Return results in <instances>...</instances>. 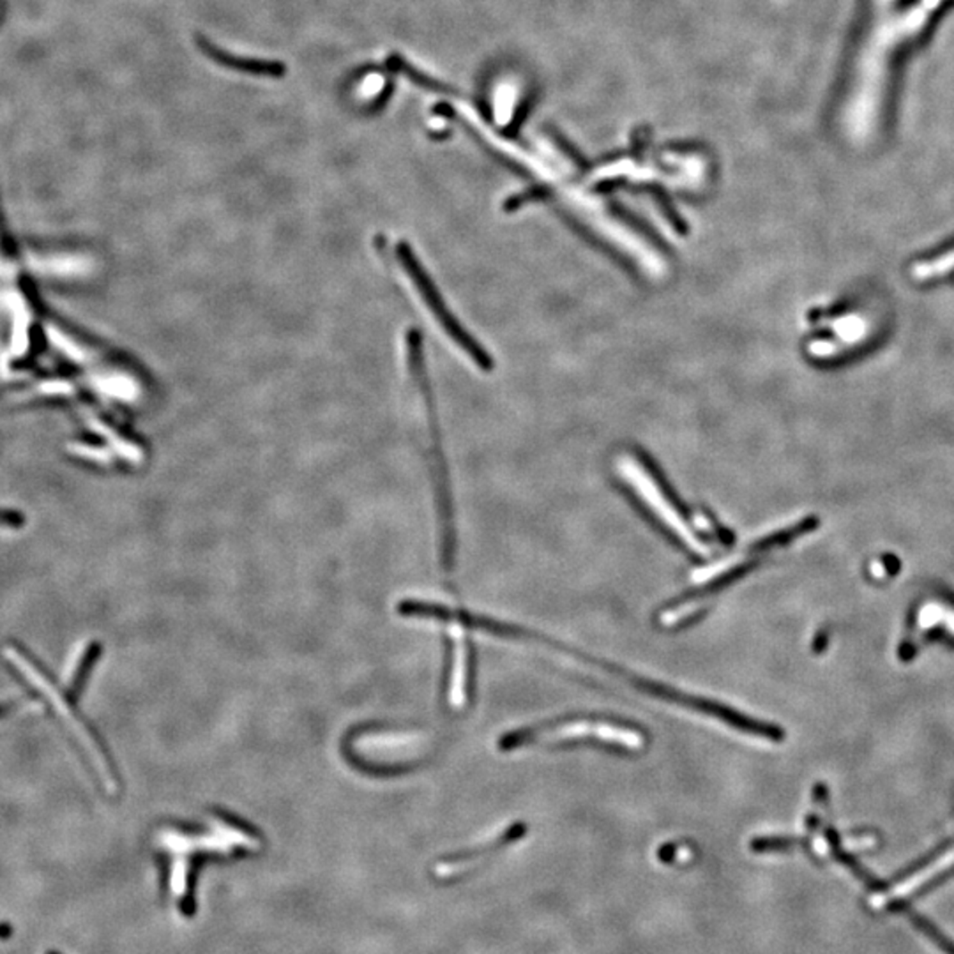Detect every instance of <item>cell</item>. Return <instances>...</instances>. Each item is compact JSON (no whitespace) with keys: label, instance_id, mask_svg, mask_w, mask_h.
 Segmentation results:
<instances>
[{"label":"cell","instance_id":"12","mask_svg":"<svg viewBox=\"0 0 954 954\" xmlns=\"http://www.w3.org/2000/svg\"><path fill=\"white\" fill-rule=\"evenodd\" d=\"M953 845L954 838L953 840H948V841H944L942 845H939V847H937V849H935L933 852H930L928 856L921 858L919 861H916V863H912L910 866L903 868V870H901L900 874H894V878H892V880H894L896 883H903V882L910 880V878H912L914 874H919V872H923V870H925L926 866L933 865V863H935V861H937V859H939L941 856H944V854H946V852H948V850H950V849H951Z\"/></svg>","mask_w":954,"mask_h":954},{"label":"cell","instance_id":"16","mask_svg":"<svg viewBox=\"0 0 954 954\" xmlns=\"http://www.w3.org/2000/svg\"><path fill=\"white\" fill-rule=\"evenodd\" d=\"M925 643H941L950 649H954V635L944 628H932L923 636Z\"/></svg>","mask_w":954,"mask_h":954},{"label":"cell","instance_id":"4","mask_svg":"<svg viewBox=\"0 0 954 954\" xmlns=\"http://www.w3.org/2000/svg\"><path fill=\"white\" fill-rule=\"evenodd\" d=\"M397 253L401 269L405 271V274L408 276L412 287L419 292L423 303L426 305V308L430 310V314L433 315V318L439 322V325L449 334V338L458 347H462V350L476 363L481 370H491L490 356L484 354V350L477 345L476 341L458 325V322L455 318L451 317L449 310L444 306L439 292L435 290L433 283L428 280L426 272L423 271L419 260H415V256L410 251V247L406 244H399Z\"/></svg>","mask_w":954,"mask_h":954},{"label":"cell","instance_id":"22","mask_svg":"<svg viewBox=\"0 0 954 954\" xmlns=\"http://www.w3.org/2000/svg\"><path fill=\"white\" fill-rule=\"evenodd\" d=\"M46 954H61V953H57V951H48V953H46Z\"/></svg>","mask_w":954,"mask_h":954},{"label":"cell","instance_id":"11","mask_svg":"<svg viewBox=\"0 0 954 954\" xmlns=\"http://www.w3.org/2000/svg\"><path fill=\"white\" fill-rule=\"evenodd\" d=\"M818 527V520L816 518H808L804 522H800L799 525H795L792 529H787V531H782L778 534H773V536H767L766 540H762L760 543H757L753 547V550H758V552H767L771 548H778V547H785L789 543H792L794 540H797L799 536L806 534V532H811Z\"/></svg>","mask_w":954,"mask_h":954},{"label":"cell","instance_id":"1","mask_svg":"<svg viewBox=\"0 0 954 954\" xmlns=\"http://www.w3.org/2000/svg\"><path fill=\"white\" fill-rule=\"evenodd\" d=\"M951 0H903L889 13L865 20L841 103V122L854 140L872 137L885 110L892 71Z\"/></svg>","mask_w":954,"mask_h":954},{"label":"cell","instance_id":"8","mask_svg":"<svg viewBox=\"0 0 954 954\" xmlns=\"http://www.w3.org/2000/svg\"><path fill=\"white\" fill-rule=\"evenodd\" d=\"M825 840L829 843V850L833 854V858L843 865L845 868H849L852 874H856V878H859L870 891L874 892H883L887 889L885 882H882L880 878H876L874 874H870L852 854L845 852L843 847H841V841H840V834L833 829V827H827L825 829Z\"/></svg>","mask_w":954,"mask_h":954},{"label":"cell","instance_id":"21","mask_svg":"<svg viewBox=\"0 0 954 954\" xmlns=\"http://www.w3.org/2000/svg\"><path fill=\"white\" fill-rule=\"evenodd\" d=\"M944 599L948 601V605H951V607H953L954 610V592H951V590H946V592H944Z\"/></svg>","mask_w":954,"mask_h":954},{"label":"cell","instance_id":"2","mask_svg":"<svg viewBox=\"0 0 954 954\" xmlns=\"http://www.w3.org/2000/svg\"><path fill=\"white\" fill-rule=\"evenodd\" d=\"M4 657L9 661V665L50 704L54 713L61 717V721L66 724L68 732L75 737V741L81 746V751L88 758L90 766L94 767L96 774L103 782L105 789L110 792L119 791L117 774L113 769V764L103 748L101 741L96 737L94 730L87 724V721L77 713L73 706V697L61 690V686L50 677V674L45 670V666L27 652L18 643H7L2 649Z\"/></svg>","mask_w":954,"mask_h":954},{"label":"cell","instance_id":"3","mask_svg":"<svg viewBox=\"0 0 954 954\" xmlns=\"http://www.w3.org/2000/svg\"><path fill=\"white\" fill-rule=\"evenodd\" d=\"M578 741H596L612 748H623L626 751L641 749L645 746V737L633 726L598 719H571L523 728L500 739L498 746L507 751L529 742L558 744Z\"/></svg>","mask_w":954,"mask_h":954},{"label":"cell","instance_id":"10","mask_svg":"<svg viewBox=\"0 0 954 954\" xmlns=\"http://www.w3.org/2000/svg\"><path fill=\"white\" fill-rule=\"evenodd\" d=\"M525 831H527V829H525L523 824H515V825H511L509 829H506L500 836H497L495 840H491L490 843L481 845L476 850H471V852L458 854V856H455V858H451V859H449V865H460V863L464 865V863L474 861L477 858H484L486 854H491V852H495V850H498V849H502V847H506V845H509V843H513V841H518V840L525 834Z\"/></svg>","mask_w":954,"mask_h":954},{"label":"cell","instance_id":"7","mask_svg":"<svg viewBox=\"0 0 954 954\" xmlns=\"http://www.w3.org/2000/svg\"><path fill=\"white\" fill-rule=\"evenodd\" d=\"M887 910H889V912H896V914H898V912L903 914V916L910 921V925H912L921 935H925V937H926V939H928L939 951H942L944 954H954L953 939H950V937H948L937 925H933L928 917H925V916H921L919 912H916V910L908 905L907 900H894V901H891V903L887 905Z\"/></svg>","mask_w":954,"mask_h":954},{"label":"cell","instance_id":"5","mask_svg":"<svg viewBox=\"0 0 954 954\" xmlns=\"http://www.w3.org/2000/svg\"><path fill=\"white\" fill-rule=\"evenodd\" d=\"M197 46L209 61L230 71H238V73L251 75V77H264V79H283L287 75V66L280 61L247 59L238 54H230L216 46L209 38L200 36V34L197 36Z\"/></svg>","mask_w":954,"mask_h":954},{"label":"cell","instance_id":"15","mask_svg":"<svg viewBox=\"0 0 954 954\" xmlns=\"http://www.w3.org/2000/svg\"><path fill=\"white\" fill-rule=\"evenodd\" d=\"M951 878H954V865H951V866L946 868V870H942L941 874H933V876H932L930 880H926L925 883H921V885L916 889V892H912V900H916V898H923V896L930 894L932 891H935L939 885H944V883L950 882Z\"/></svg>","mask_w":954,"mask_h":954},{"label":"cell","instance_id":"14","mask_svg":"<svg viewBox=\"0 0 954 954\" xmlns=\"http://www.w3.org/2000/svg\"><path fill=\"white\" fill-rule=\"evenodd\" d=\"M41 704L36 699H14V700H4L0 702V719L7 716L18 715L21 711H38Z\"/></svg>","mask_w":954,"mask_h":954},{"label":"cell","instance_id":"17","mask_svg":"<svg viewBox=\"0 0 954 954\" xmlns=\"http://www.w3.org/2000/svg\"><path fill=\"white\" fill-rule=\"evenodd\" d=\"M903 0H868V11H866V20H872L876 16H882L885 13H889L891 9H894L898 4H901Z\"/></svg>","mask_w":954,"mask_h":954},{"label":"cell","instance_id":"18","mask_svg":"<svg viewBox=\"0 0 954 954\" xmlns=\"http://www.w3.org/2000/svg\"><path fill=\"white\" fill-rule=\"evenodd\" d=\"M393 92H395V80H386V85H384L382 92L379 94V97L375 99V103L370 106V112H372V113H373V112H381V110L389 103Z\"/></svg>","mask_w":954,"mask_h":954},{"label":"cell","instance_id":"6","mask_svg":"<svg viewBox=\"0 0 954 954\" xmlns=\"http://www.w3.org/2000/svg\"><path fill=\"white\" fill-rule=\"evenodd\" d=\"M101 654V647L97 641H85L75 656L71 657V663L64 675V690L77 700L80 693L83 691L87 679Z\"/></svg>","mask_w":954,"mask_h":954},{"label":"cell","instance_id":"19","mask_svg":"<svg viewBox=\"0 0 954 954\" xmlns=\"http://www.w3.org/2000/svg\"><path fill=\"white\" fill-rule=\"evenodd\" d=\"M23 525V518L20 515H14V513H5V511H0V529L4 531H16Z\"/></svg>","mask_w":954,"mask_h":954},{"label":"cell","instance_id":"9","mask_svg":"<svg viewBox=\"0 0 954 954\" xmlns=\"http://www.w3.org/2000/svg\"><path fill=\"white\" fill-rule=\"evenodd\" d=\"M388 70L393 71V73H399L403 77L410 80L415 87H421L424 90H430V92H440V94H449V96H458L460 92L439 80L431 79L428 75H424L421 70H415L412 64H408L403 57L399 55H391L388 57V63H386Z\"/></svg>","mask_w":954,"mask_h":954},{"label":"cell","instance_id":"20","mask_svg":"<svg viewBox=\"0 0 954 954\" xmlns=\"http://www.w3.org/2000/svg\"><path fill=\"white\" fill-rule=\"evenodd\" d=\"M827 640H829L827 636L824 635V633H820V635H818V638H816V641L813 643V649H815V652H822V650H824V647H825V643H827Z\"/></svg>","mask_w":954,"mask_h":954},{"label":"cell","instance_id":"13","mask_svg":"<svg viewBox=\"0 0 954 954\" xmlns=\"http://www.w3.org/2000/svg\"><path fill=\"white\" fill-rule=\"evenodd\" d=\"M797 845H802V841L797 840V838H787V836L755 838V840L751 841V850L757 852V854H764V852H789V850H794Z\"/></svg>","mask_w":954,"mask_h":954}]
</instances>
